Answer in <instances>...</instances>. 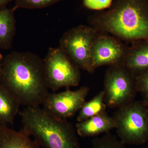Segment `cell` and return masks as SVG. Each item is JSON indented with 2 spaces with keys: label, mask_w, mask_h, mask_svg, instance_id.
Masks as SVG:
<instances>
[{
  "label": "cell",
  "mask_w": 148,
  "mask_h": 148,
  "mask_svg": "<svg viewBox=\"0 0 148 148\" xmlns=\"http://www.w3.org/2000/svg\"><path fill=\"white\" fill-rule=\"evenodd\" d=\"M0 86L21 106L42 105L49 93L43 60L32 52L9 53L2 63Z\"/></svg>",
  "instance_id": "obj_1"
},
{
  "label": "cell",
  "mask_w": 148,
  "mask_h": 148,
  "mask_svg": "<svg viewBox=\"0 0 148 148\" xmlns=\"http://www.w3.org/2000/svg\"><path fill=\"white\" fill-rule=\"evenodd\" d=\"M21 130L45 148H82L75 127L67 119L54 116L40 106L26 107L18 113Z\"/></svg>",
  "instance_id": "obj_2"
},
{
  "label": "cell",
  "mask_w": 148,
  "mask_h": 148,
  "mask_svg": "<svg viewBox=\"0 0 148 148\" xmlns=\"http://www.w3.org/2000/svg\"><path fill=\"white\" fill-rule=\"evenodd\" d=\"M92 24L98 32L124 40H148V0H122L93 18Z\"/></svg>",
  "instance_id": "obj_3"
},
{
  "label": "cell",
  "mask_w": 148,
  "mask_h": 148,
  "mask_svg": "<svg viewBox=\"0 0 148 148\" xmlns=\"http://www.w3.org/2000/svg\"><path fill=\"white\" fill-rule=\"evenodd\" d=\"M148 106L143 101H133L117 109L114 114L117 133L125 145L148 142Z\"/></svg>",
  "instance_id": "obj_4"
},
{
  "label": "cell",
  "mask_w": 148,
  "mask_h": 148,
  "mask_svg": "<svg viewBox=\"0 0 148 148\" xmlns=\"http://www.w3.org/2000/svg\"><path fill=\"white\" fill-rule=\"evenodd\" d=\"M104 101L110 108H118L133 101L137 91L135 75L122 64L110 66L105 74Z\"/></svg>",
  "instance_id": "obj_5"
},
{
  "label": "cell",
  "mask_w": 148,
  "mask_h": 148,
  "mask_svg": "<svg viewBox=\"0 0 148 148\" xmlns=\"http://www.w3.org/2000/svg\"><path fill=\"white\" fill-rule=\"evenodd\" d=\"M43 61L49 89L55 92L61 88H69L79 84L80 69L60 47L50 48Z\"/></svg>",
  "instance_id": "obj_6"
},
{
  "label": "cell",
  "mask_w": 148,
  "mask_h": 148,
  "mask_svg": "<svg viewBox=\"0 0 148 148\" xmlns=\"http://www.w3.org/2000/svg\"><path fill=\"white\" fill-rule=\"evenodd\" d=\"M98 32L93 27L80 25L66 32L60 40L59 47L79 69L92 73L90 54Z\"/></svg>",
  "instance_id": "obj_7"
},
{
  "label": "cell",
  "mask_w": 148,
  "mask_h": 148,
  "mask_svg": "<svg viewBox=\"0 0 148 148\" xmlns=\"http://www.w3.org/2000/svg\"><path fill=\"white\" fill-rule=\"evenodd\" d=\"M89 92V88L84 86L75 90L49 92L42 104L43 108L54 116L67 119L80 110Z\"/></svg>",
  "instance_id": "obj_8"
},
{
  "label": "cell",
  "mask_w": 148,
  "mask_h": 148,
  "mask_svg": "<svg viewBox=\"0 0 148 148\" xmlns=\"http://www.w3.org/2000/svg\"><path fill=\"white\" fill-rule=\"evenodd\" d=\"M127 47L118 38L98 32L91 49L90 66L93 72L104 66L122 64Z\"/></svg>",
  "instance_id": "obj_9"
},
{
  "label": "cell",
  "mask_w": 148,
  "mask_h": 148,
  "mask_svg": "<svg viewBox=\"0 0 148 148\" xmlns=\"http://www.w3.org/2000/svg\"><path fill=\"white\" fill-rule=\"evenodd\" d=\"M116 127L113 117L110 116L106 112L78 122L75 125L77 134L82 138L97 137L101 134L108 133Z\"/></svg>",
  "instance_id": "obj_10"
},
{
  "label": "cell",
  "mask_w": 148,
  "mask_h": 148,
  "mask_svg": "<svg viewBox=\"0 0 148 148\" xmlns=\"http://www.w3.org/2000/svg\"><path fill=\"white\" fill-rule=\"evenodd\" d=\"M123 65L135 75L148 69V40L132 42L127 47Z\"/></svg>",
  "instance_id": "obj_11"
},
{
  "label": "cell",
  "mask_w": 148,
  "mask_h": 148,
  "mask_svg": "<svg viewBox=\"0 0 148 148\" xmlns=\"http://www.w3.org/2000/svg\"><path fill=\"white\" fill-rule=\"evenodd\" d=\"M34 140L22 132L0 125V148H41Z\"/></svg>",
  "instance_id": "obj_12"
},
{
  "label": "cell",
  "mask_w": 148,
  "mask_h": 148,
  "mask_svg": "<svg viewBox=\"0 0 148 148\" xmlns=\"http://www.w3.org/2000/svg\"><path fill=\"white\" fill-rule=\"evenodd\" d=\"M14 12L12 9L0 10V48L2 49L8 50L12 46L16 31Z\"/></svg>",
  "instance_id": "obj_13"
},
{
  "label": "cell",
  "mask_w": 148,
  "mask_h": 148,
  "mask_svg": "<svg viewBox=\"0 0 148 148\" xmlns=\"http://www.w3.org/2000/svg\"><path fill=\"white\" fill-rule=\"evenodd\" d=\"M20 106L16 99L0 86V125L13 124Z\"/></svg>",
  "instance_id": "obj_14"
},
{
  "label": "cell",
  "mask_w": 148,
  "mask_h": 148,
  "mask_svg": "<svg viewBox=\"0 0 148 148\" xmlns=\"http://www.w3.org/2000/svg\"><path fill=\"white\" fill-rule=\"evenodd\" d=\"M107 107L104 101V92L103 90L90 101L85 102L77 116V121H83L105 112Z\"/></svg>",
  "instance_id": "obj_15"
},
{
  "label": "cell",
  "mask_w": 148,
  "mask_h": 148,
  "mask_svg": "<svg viewBox=\"0 0 148 148\" xmlns=\"http://www.w3.org/2000/svg\"><path fill=\"white\" fill-rule=\"evenodd\" d=\"M92 148H126L116 136L108 133L102 137H95L92 140Z\"/></svg>",
  "instance_id": "obj_16"
},
{
  "label": "cell",
  "mask_w": 148,
  "mask_h": 148,
  "mask_svg": "<svg viewBox=\"0 0 148 148\" xmlns=\"http://www.w3.org/2000/svg\"><path fill=\"white\" fill-rule=\"evenodd\" d=\"M15 5L12 10L18 8L29 9L44 8L50 6L63 0H14Z\"/></svg>",
  "instance_id": "obj_17"
},
{
  "label": "cell",
  "mask_w": 148,
  "mask_h": 148,
  "mask_svg": "<svg viewBox=\"0 0 148 148\" xmlns=\"http://www.w3.org/2000/svg\"><path fill=\"white\" fill-rule=\"evenodd\" d=\"M137 91L143 97V102L148 106V69L135 75Z\"/></svg>",
  "instance_id": "obj_18"
},
{
  "label": "cell",
  "mask_w": 148,
  "mask_h": 148,
  "mask_svg": "<svg viewBox=\"0 0 148 148\" xmlns=\"http://www.w3.org/2000/svg\"><path fill=\"white\" fill-rule=\"evenodd\" d=\"M112 0H84L86 7L93 10H102L110 7Z\"/></svg>",
  "instance_id": "obj_19"
},
{
  "label": "cell",
  "mask_w": 148,
  "mask_h": 148,
  "mask_svg": "<svg viewBox=\"0 0 148 148\" xmlns=\"http://www.w3.org/2000/svg\"><path fill=\"white\" fill-rule=\"evenodd\" d=\"M13 1L14 0H0V7L2 8L3 7L6 5L11 2Z\"/></svg>",
  "instance_id": "obj_20"
},
{
  "label": "cell",
  "mask_w": 148,
  "mask_h": 148,
  "mask_svg": "<svg viewBox=\"0 0 148 148\" xmlns=\"http://www.w3.org/2000/svg\"><path fill=\"white\" fill-rule=\"evenodd\" d=\"M3 58L4 57L0 53V73H1V70L2 63Z\"/></svg>",
  "instance_id": "obj_21"
},
{
  "label": "cell",
  "mask_w": 148,
  "mask_h": 148,
  "mask_svg": "<svg viewBox=\"0 0 148 148\" xmlns=\"http://www.w3.org/2000/svg\"><path fill=\"white\" fill-rule=\"evenodd\" d=\"M148 148V147H147V148Z\"/></svg>",
  "instance_id": "obj_22"
},
{
  "label": "cell",
  "mask_w": 148,
  "mask_h": 148,
  "mask_svg": "<svg viewBox=\"0 0 148 148\" xmlns=\"http://www.w3.org/2000/svg\"></svg>",
  "instance_id": "obj_23"
}]
</instances>
